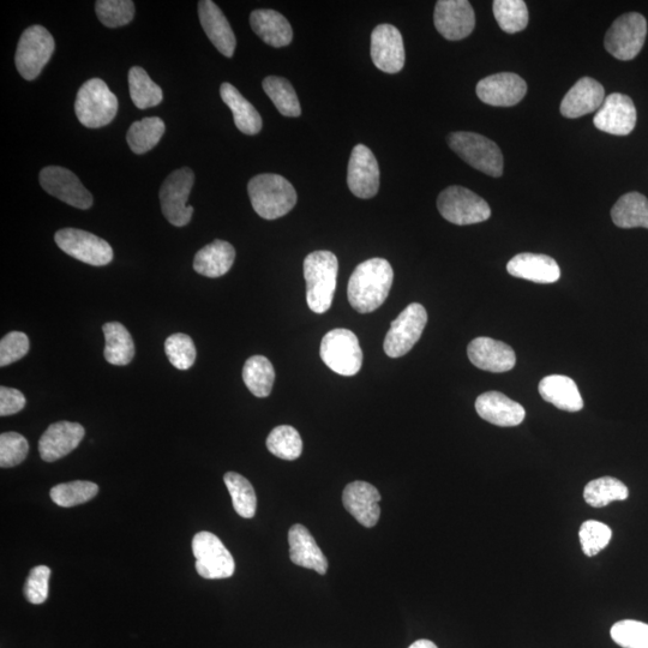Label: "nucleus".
<instances>
[{"instance_id": "obj_22", "label": "nucleus", "mask_w": 648, "mask_h": 648, "mask_svg": "<svg viewBox=\"0 0 648 648\" xmlns=\"http://www.w3.org/2000/svg\"><path fill=\"white\" fill-rule=\"evenodd\" d=\"M467 356L478 369L489 372H506L512 370L516 363L512 347L485 336L470 342Z\"/></svg>"}, {"instance_id": "obj_26", "label": "nucleus", "mask_w": 648, "mask_h": 648, "mask_svg": "<svg viewBox=\"0 0 648 648\" xmlns=\"http://www.w3.org/2000/svg\"><path fill=\"white\" fill-rule=\"evenodd\" d=\"M507 270L515 278L537 284H554L561 276V269L554 258L530 252L514 256L508 262Z\"/></svg>"}, {"instance_id": "obj_21", "label": "nucleus", "mask_w": 648, "mask_h": 648, "mask_svg": "<svg viewBox=\"0 0 648 648\" xmlns=\"http://www.w3.org/2000/svg\"><path fill=\"white\" fill-rule=\"evenodd\" d=\"M84 434L86 431L81 424L66 422V420L48 426L39 441L41 459L54 462L64 458L78 447Z\"/></svg>"}, {"instance_id": "obj_37", "label": "nucleus", "mask_w": 648, "mask_h": 648, "mask_svg": "<svg viewBox=\"0 0 648 648\" xmlns=\"http://www.w3.org/2000/svg\"><path fill=\"white\" fill-rule=\"evenodd\" d=\"M129 89L132 102L140 110H147L161 104L164 99L162 89L153 82L146 70L134 66L129 71Z\"/></svg>"}, {"instance_id": "obj_27", "label": "nucleus", "mask_w": 648, "mask_h": 648, "mask_svg": "<svg viewBox=\"0 0 648 648\" xmlns=\"http://www.w3.org/2000/svg\"><path fill=\"white\" fill-rule=\"evenodd\" d=\"M288 543L291 561L296 566L315 570L320 575L327 573V558L308 528L303 525L292 526L288 532Z\"/></svg>"}, {"instance_id": "obj_50", "label": "nucleus", "mask_w": 648, "mask_h": 648, "mask_svg": "<svg viewBox=\"0 0 648 648\" xmlns=\"http://www.w3.org/2000/svg\"><path fill=\"white\" fill-rule=\"evenodd\" d=\"M26 398L20 390L8 387L0 388V416L8 417L23 410Z\"/></svg>"}, {"instance_id": "obj_42", "label": "nucleus", "mask_w": 648, "mask_h": 648, "mask_svg": "<svg viewBox=\"0 0 648 648\" xmlns=\"http://www.w3.org/2000/svg\"><path fill=\"white\" fill-rule=\"evenodd\" d=\"M99 486L86 480L59 484L51 489V498L59 507L71 508L87 503L98 495Z\"/></svg>"}, {"instance_id": "obj_49", "label": "nucleus", "mask_w": 648, "mask_h": 648, "mask_svg": "<svg viewBox=\"0 0 648 648\" xmlns=\"http://www.w3.org/2000/svg\"><path fill=\"white\" fill-rule=\"evenodd\" d=\"M29 351L28 336L22 332L6 334L0 341V366H8L18 362Z\"/></svg>"}, {"instance_id": "obj_6", "label": "nucleus", "mask_w": 648, "mask_h": 648, "mask_svg": "<svg viewBox=\"0 0 648 648\" xmlns=\"http://www.w3.org/2000/svg\"><path fill=\"white\" fill-rule=\"evenodd\" d=\"M437 208L444 219L459 226L479 224L491 216V209L484 198L458 185L441 192Z\"/></svg>"}, {"instance_id": "obj_3", "label": "nucleus", "mask_w": 648, "mask_h": 648, "mask_svg": "<svg viewBox=\"0 0 648 648\" xmlns=\"http://www.w3.org/2000/svg\"><path fill=\"white\" fill-rule=\"evenodd\" d=\"M248 192L252 208L266 220L282 218L296 206L297 192L279 174L264 173L251 178Z\"/></svg>"}, {"instance_id": "obj_34", "label": "nucleus", "mask_w": 648, "mask_h": 648, "mask_svg": "<svg viewBox=\"0 0 648 648\" xmlns=\"http://www.w3.org/2000/svg\"><path fill=\"white\" fill-rule=\"evenodd\" d=\"M245 386L257 398H267L275 381V370L269 359L263 356H254L246 360L243 369Z\"/></svg>"}, {"instance_id": "obj_31", "label": "nucleus", "mask_w": 648, "mask_h": 648, "mask_svg": "<svg viewBox=\"0 0 648 648\" xmlns=\"http://www.w3.org/2000/svg\"><path fill=\"white\" fill-rule=\"evenodd\" d=\"M222 101L230 107L234 124L245 135L254 136L262 130V118L256 108L244 98L231 83H222L220 87Z\"/></svg>"}, {"instance_id": "obj_28", "label": "nucleus", "mask_w": 648, "mask_h": 648, "mask_svg": "<svg viewBox=\"0 0 648 648\" xmlns=\"http://www.w3.org/2000/svg\"><path fill=\"white\" fill-rule=\"evenodd\" d=\"M250 24L255 34L273 47H285L291 44L293 30L290 22L280 12L260 9L251 12Z\"/></svg>"}, {"instance_id": "obj_47", "label": "nucleus", "mask_w": 648, "mask_h": 648, "mask_svg": "<svg viewBox=\"0 0 648 648\" xmlns=\"http://www.w3.org/2000/svg\"><path fill=\"white\" fill-rule=\"evenodd\" d=\"M29 452L26 438L17 432L0 435V467L10 468L22 464Z\"/></svg>"}, {"instance_id": "obj_39", "label": "nucleus", "mask_w": 648, "mask_h": 648, "mask_svg": "<svg viewBox=\"0 0 648 648\" xmlns=\"http://www.w3.org/2000/svg\"><path fill=\"white\" fill-rule=\"evenodd\" d=\"M224 482L232 497L233 507L245 519L254 518L257 508V498L254 488L248 479L236 472L225 474Z\"/></svg>"}, {"instance_id": "obj_16", "label": "nucleus", "mask_w": 648, "mask_h": 648, "mask_svg": "<svg viewBox=\"0 0 648 648\" xmlns=\"http://www.w3.org/2000/svg\"><path fill=\"white\" fill-rule=\"evenodd\" d=\"M434 22L443 38L458 41L473 32L476 15L467 0H440L435 6Z\"/></svg>"}, {"instance_id": "obj_43", "label": "nucleus", "mask_w": 648, "mask_h": 648, "mask_svg": "<svg viewBox=\"0 0 648 648\" xmlns=\"http://www.w3.org/2000/svg\"><path fill=\"white\" fill-rule=\"evenodd\" d=\"M95 11L104 26L118 28L134 20L135 4L131 0H99Z\"/></svg>"}, {"instance_id": "obj_4", "label": "nucleus", "mask_w": 648, "mask_h": 648, "mask_svg": "<svg viewBox=\"0 0 648 648\" xmlns=\"http://www.w3.org/2000/svg\"><path fill=\"white\" fill-rule=\"evenodd\" d=\"M75 112L80 123L86 128H102L112 123L117 116V96L100 78H92L78 90Z\"/></svg>"}, {"instance_id": "obj_35", "label": "nucleus", "mask_w": 648, "mask_h": 648, "mask_svg": "<svg viewBox=\"0 0 648 648\" xmlns=\"http://www.w3.org/2000/svg\"><path fill=\"white\" fill-rule=\"evenodd\" d=\"M262 86L282 116L296 118L302 114L296 90L286 78L268 76Z\"/></svg>"}, {"instance_id": "obj_29", "label": "nucleus", "mask_w": 648, "mask_h": 648, "mask_svg": "<svg viewBox=\"0 0 648 648\" xmlns=\"http://www.w3.org/2000/svg\"><path fill=\"white\" fill-rule=\"evenodd\" d=\"M539 394L546 402H550L562 411L579 412L584 407V400L578 386L568 376L544 377L539 383Z\"/></svg>"}, {"instance_id": "obj_17", "label": "nucleus", "mask_w": 648, "mask_h": 648, "mask_svg": "<svg viewBox=\"0 0 648 648\" xmlns=\"http://www.w3.org/2000/svg\"><path fill=\"white\" fill-rule=\"evenodd\" d=\"M371 58L376 68L386 74H398L405 65V46L400 30L392 24H380L371 34Z\"/></svg>"}, {"instance_id": "obj_45", "label": "nucleus", "mask_w": 648, "mask_h": 648, "mask_svg": "<svg viewBox=\"0 0 648 648\" xmlns=\"http://www.w3.org/2000/svg\"><path fill=\"white\" fill-rule=\"evenodd\" d=\"M581 549L588 557L596 556L610 543L612 531L603 522L588 520L579 531Z\"/></svg>"}, {"instance_id": "obj_1", "label": "nucleus", "mask_w": 648, "mask_h": 648, "mask_svg": "<svg viewBox=\"0 0 648 648\" xmlns=\"http://www.w3.org/2000/svg\"><path fill=\"white\" fill-rule=\"evenodd\" d=\"M393 279V268L384 258H370L360 263L348 281L347 296L352 308L360 314L380 308L388 298Z\"/></svg>"}, {"instance_id": "obj_33", "label": "nucleus", "mask_w": 648, "mask_h": 648, "mask_svg": "<svg viewBox=\"0 0 648 648\" xmlns=\"http://www.w3.org/2000/svg\"><path fill=\"white\" fill-rule=\"evenodd\" d=\"M611 219L621 228H648V200L639 192L623 195L611 209Z\"/></svg>"}, {"instance_id": "obj_19", "label": "nucleus", "mask_w": 648, "mask_h": 648, "mask_svg": "<svg viewBox=\"0 0 648 648\" xmlns=\"http://www.w3.org/2000/svg\"><path fill=\"white\" fill-rule=\"evenodd\" d=\"M527 84L524 78L512 72H501L483 78L477 84V95L484 104L496 107H510L525 98Z\"/></svg>"}, {"instance_id": "obj_20", "label": "nucleus", "mask_w": 648, "mask_h": 648, "mask_svg": "<svg viewBox=\"0 0 648 648\" xmlns=\"http://www.w3.org/2000/svg\"><path fill=\"white\" fill-rule=\"evenodd\" d=\"M348 513L364 527H374L381 516V494L374 485L366 482L348 484L342 494Z\"/></svg>"}, {"instance_id": "obj_36", "label": "nucleus", "mask_w": 648, "mask_h": 648, "mask_svg": "<svg viewBox=\"0 0 648 648\" xmlns=\"http://www.w3.org/2000/svg\"><path fill=\"white\" fill-rule=\"evenodd\" d=\"M165 123L158 117L144 118L130 126L126 141L135 154H144L152 150L164 136Z\"/></svg>"}, {"instance_id": "obj_25", "label": "nucleus", "mask_w": 648, "mask_h": 648, "mask_svg": "<svg viewBox=\"0 0 648 648\" xmlns=\"http://www.w3.org/2000/svg\"><path fill=\"white\" fill-rule=\"evenodd\" d=\"M476 411L486 422L510 428L524 422L526 412L519 402L500 392H488L478 396Z\"/></svg>"}, {"instance_id": "obj_46", "label": "nucleus", "mask_w": 648, "mask_h": 648, "mask_svg": "<svg viewBox=\"0 0 648 648\" xmlns=\"http://www.w3.org/2000/svg\"><path fill=\"white\" fill-rule=\"evenodd\" d=\"M611 638L623 648H648V624L624 620L611 628Z\"/></svg>"}, {"instance_id": "obj_38", "label": "nucleus", "mask_w": 648, "mask_h": 648, "mask_svg": "<svg viewBox=\"0 0 648 648\" xmlns=\"http://www.w3.org/2000/svg\"><path fill=\"white\" fill-rule=\"evenodd\" d=\"M628 495L627 486L612 477L594 479L584 490L585 501L593 508H603L611 502L627 500Z\"/></svg>"}, {"instance_id": "obj_32", "label": "nucleus", "mask_w": 648, "mask_h": 648, "mask_svg": "<svg viewBox=\"0 0 648 648\" xmlns=\"http://www.w3.org/2000/svg\"><path fill=\"white\" fill-rule=\"evenodd\" d=\"M105 336L104 356L112 365L124 366L135 357V344L122 323L108 322L102 327Z\"/></svg>"}, {"instance_id": "obj_15", "label": "nucleus", "mask_w": 648, "mask_h": 648, "mask_svg": "<svg viewBox=\"0 0 648 648\" xmlns=\"http://www.w3.org/2000/svg\"><path fill=\"white\" fill-rule=\"evenodd\" d=\"M347 184L352 194L363 200L375 197L380 189V166L371 149L358 144L348 162Z\"/></svg>"}, {"instance_id": "obj_23", "label": "nucleus", "mask_w": 648, "mask_h": 648, "mask_svg": "<svg viewBox=\"0 0 648 648\" xmlns=\"http://www.w3.org/2000/svg\"><path fill=\"white\" fill-rule=\"evenodd\" d=\"M198 16L201 26L212 44L225 57H233L237 47L236 35L228 23L224 12L212 0H201L198 3Z\"/></svg>"}, {"instance_id": "obj_13", "label": "nucleus", "mask_w": 648, "mask_h": 648, "mask_svg": "<svg viewBox=\"0 0 648 648\" xmlns=\"http://www.w3.org/2000/svg\"><path fill=\"white\" fill-rule=\"evenodd\" d=\"M60 250L94 267L107 266L113 260V250L106 240L77 228H63L54 236Z\"/></svg>"}, {"instance_id": "obj_41", "label": "nucleus", "mask_w": 648, "mask_h": 648, "mask_svg": "<svg viewBox=\"0 0 648 648\" xmlns=\"http://www.w3.org/2000/svg\"><path fill=\"white\" fill-rule=\"evenodd\" d=\"M492 10L503 32L515 34L527 27L528 10L522 0H495Z\"/></svg>"}, {"instance_id": "obj_40", "label": "nucleus", "mask_w": 648, "mask_h": 648, "mask_svg": "<svg viewBox=\"0 0 648 648\" xmlns=\"http://www.w3.org/2000/svg\"><path fill=\"white\" fill-rule=\"evenodd\" d=\"M267 448L276 458L296 460L302 455L303 441L299 432L290 425H281L270 432L267 438Z\"/></svg>"}, {"instance_id": "obj_5", "label": "nucleus", "mask_w": 648, "mask_h": 648, "mask_svg": "<svg viewBox=\"0 0 648 648\" xmlns=\"http://www.w3.org/2000/svg\"><path fill=\"white\" fill-rule=\"evenodd\" d=\"M448 144L468 165L498 178L503 174V155L495 142L476 132L458 131L448 136Z\"/></svg>"}, {"instance_id": "obj_18", "label": "nucleus", "mask_w": 648, "mask_h": 648, "mask_svg": "<svg viewBox=\"0 0 648 648\" xmlns=\"http://www.w3.org/2000/svg\"><path fill=\"white\" fill-rule=\"evenodd\" d=\"M600 131L615 136H626L636 125V108L628 95L614 93L606 96L593 119Z\"/></svg>"}, {"instance_id": "obj_11", "label": "nucleus", "mask_w": 648, "mask_h": 648, "mask_svg": "<svg viewBox=\"0 0 648 648\" xmlns=\"http://www.w3.org/2000/svg\"><path fill=\"white\" fill-rule=\"evenodd\" d=\"M197 573L204 579L231 578L236 569L231 552L221 540L210 532L197 533L192 540Z\"/></svg>"}, {"instance_id": "obj_48", "label": "nucleus", "mask_w": 648, "mask_h": 648, "mask_svg": "<svg viewBox=\"0 0 648 648\" xmlns=\"http://www.w3.org/2000/svg\"><path fill=\"white\" fill-rule=\"evenodd\" d=\"M51 573V569L46 566H38L30 570L23 587L24 597L29 603L39 605L46 602Z\"/></svg>"}, {"instance_id": "obj_14", "label": "nucleus", "mask_w": 648, "mask_h": 648, "mask_svg": "<svg viewBox=\"0 0 648 648\" xmlns=\"http://www.w3.org/2000/svg\"><path fill=\"white\" fill-rule=\"evenodd\" d=\"M40 184L47 194L77 209L93 206V196L75 173L64 167L48 166L40 172Z\"/></svg>"}, {"instance_id": "obj_2", "label": "nucleus", "mask_w": 648, "mask_h": 648, "mask_svg": "<svg viewBox=\"0 0 648 648\" xmlns=\"http://www.w3.org/2000/svg\"><path fill=\"white\" fill-rule=\"evenodd\" d=\"M306 302L315 314H324L332 306L338 278V258L330 251H315L304 260Z\"/></svg>"}, {"instance_id": "obj_7", "label": "nucleus", "mask_w": 648, "mask_h": 648, "mask_svg": "<svg viewBox=\"0 0 648 648\" xmlns=\"http://www.w3.org/2000/svg\"><path fill=\"white\" fill-rule=\"evenodd\" d=\"M56 42L45 27L32 26L24 30L16 50L18 72L27 81H34L53 56Z\"/></svg>"}, {"instance_id": "obj_51", "label": "nucleus", "mask_w": 648, "mask_h": 648, "mask_svg": "<svg viewBox=\"0 0 648 648\" xmlns=\"http://www.w3.org/2000/svg\"><path fill=\"white\" fill-rule=\"evenodd\" d=\"M408 648H438L434 642L430 640H418L413 642V644Z\"/></svg>"}, {"instance_id": "obj_12", "label": "nucleus", "mask_w": 648, "mask_h": 648, "mask_svg": "<svg viewBox=\"0 0 648 648\" xmlns=\"http://www.w3.org/2000/svg\"><path fill=\"white\" fill-rule=\"evenodd\" d=\"M428 322V314L422 304L412 303L393 321L384 339V352L390 358H399L410 352L417 344Z\"/></svg>"}, {"instance_id": "obj_30", "label": "nucleus", "mask_w": 648, "mask_h": 648, "mask_svg": "<svg viewBox=\"0 0 648 648\" xmlns=\"http://www.w3.org/2000/svg\"><path fill=\"white\" fill-rule=\"evenodd\" d=\"M236 260V250L225 240L216 239L197 252L194 269L207 278H220L230 272Z\"/></svg>"}, {"instance_id": "obj_24", "label": "nucleus", "mask_w": 648, "mask_h": 648, "mask_svg": "<svg viewBox=\"0 0 648 648\" xmlns=\"http://www.w3.org/2000/svg\"><path fill=\"white\" fill-rule=\"evenodd\" d=\"M604 100L605 90L602 84L591 77L581 78L564 96L561 104L562 116L576 119L598 112Z\"/></svg>"}, {"instance_id": "obj_10", "label": "nucleus", "mask_w": 648, "mask_h": 648, "mask_svg": "<svg viewBox=\"0 0 648 648\" xmlns=\"http://www.w3.org/2000/svg\"><path fill=\"white\" fill-rule=\"evenodd\" d=\"M647 34L646 18L638 12L618 17L605 35L606 50L617 59L632 60L644 47Z\"/></svg>"}, {"instance_id": "obj_44", "label": "nucleus", "mask_w": 648, "mask_h": 648, "mask_svg": "<svg viewBox=\"0 0 648 648\" xmlns=\"http://www.w3.org/2000/svg\"><path fill=\"white\" fill-rule=\"evenodd\" d=\"M165 352L168 360L178 370H189L195 364L197 352L189 335L177 333L167 338Z\"/></svg>"}, {"instance_id": "obj_9", "label": "nucleus", "mask_w": 648, "mask_h": 648, "mask_svg": "<svg viewBox=\"0 0 648 648\" xmlns=\"http://www.w3.org/2000/svg\"><path fill=\"white\" fill-rule=\"evenodd\" d=\"M195 174L188 167L180 168L168 176L160 189L162 214L173 226L183 227L189 224L194 208L188 206Z\"/></svg>"}, {"instance_id": "obj_8", "label": "nucleus", "mask_w": 648, "mask_h": 648, "mask_svg": "<svg viewBox=\"0 0 648 648\" xmlns=\"http://www.w3.org/2000/svg\"><path fill=\"white\" fill-rule=\"evenodd\" d=\"M320 353L323 363L336 374L354 376L362 369V348L351 330H330L322 339Z\"/></svg>"}]
</instances>
